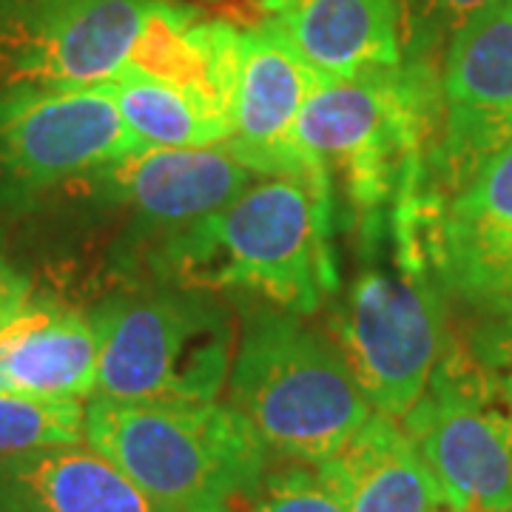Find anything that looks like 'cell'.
Wrapping results in <instances>:
<instances>
[{
	"label": "cell",
	"instance_id": "cell-1",
	"mask_svg": "<svg viewBox=\"0 0 512 512\" xmlns=\"http://www.w3.org/2000/svg\"><path fill=\"white\" fill-rule=\"evenodd\" d=\"M430 220L433 202L416 191L362 214L353 279L330 299V339L373 410L393 419L419 402L447 342Z\"/></svg>",
	"mask_w": 512,
	"mask_h": 512
},
{
	"label": "cell",
	"instance_id": "cell-2",
	"mask_svg": "<svg viewBox=\"0 0 512 512\" xmlns=\"http://www.w3.org/2000/svg\"><path fill=\"white\" fill-rule=\"evenodd\" d=\"M333 231L328 171L259 177L220 211L168 231L154 265L171 285L239 288L313 316L339 291Z\"/></svg>",
	"mask_w": 512,
	"mask_h": 512
},
{
	"label": "cell",
	"instance_id": "cell-3",
	"mask_svg": "<svg viewBox=\"0 0 512 512\" xmlns=\"http://www.w3.org/2000/svg\"><path fill=\"white\" fill-rule=\"evenodd\" d=\"M439 126V74L419 57L322 80L299 117L296 140L328 171L333 197L342 194L362 217L407 188L424 191Z\"/></svg>",
	"mask_w": 512,
	"mask_h": 512
},
{
	"label": "cell",
	"instance_id": "cell-4",
	"mask_svg": "<svg viewBox=\"0 0 512 512\" xmlns=\"http://www.w3.org/2000/svg\"><path fill=\"white\" fill-rule=\"evenodd\" d=\"M86 444L160 512H245L268 473V447L217 402L86 404Z\"/></svg>",
	"mask_w": 512,
	"mask_h": 512
},
{
	"label": "cell",
	"instance_id": "cell-5",
	"mask_svg": "<svg viewBox=\"0 0 512 512\" xmlns=\"http://www.w3.org/2000/svg\"><path fill=\"white\" fill-rule=\"evenodd\" d=\"M228 407L254 427L271 456L311 467L336 456L373 413L330 333L271 302L245 313Z\"/></svg>",
	"mask_w": 512,
	"mask_h": 512
},
{
	"label": "cell",
	"instance_id": "cell-6",
	"mask_svg": "<svg viewBox=\"0 0 512 512\" xmlns=\"http://www.w3.org/2000/svg\"><path fill=\"white\" fill-rule=\"evenodd\" d=\"M94 396L114 402H217L231 376L237 333L211 291L160 285L117 293L92 313Z\"/></svg>",
	"mask_w": 512,
	"mask_h": 512
},
{
	"label": "cell",
	"instance_id": "cell-7",
	"mask_svg": "<svg viewBox=\"0 0 512 512\" xmlns=\"http://www.w3.org/2000/svg\"><path fill=\"white\" fill-rule=\"evenodd\" d=\"M402 427L453 512L512 510V413L484 367L447 342L430 382Z\"/></svg>",
	"mask_w": 512,
	"mask_h": 512
},
{
	"label": "cell",
	"instance_id": "cell-8",
	"mask_svg": "<svg viewBox=\"0 0 512 512\" xmlns=\"http://www.w3.org/2000/svg\"><path fill=\"white\" fill-rule=\"evenodd\" d=\"M146 143L103 89L0 86V208L103 171Z\"/></svg>",
	"mask_w": 512,
	"mask_h": 512
},
{
	"label": "cell",
	"instance_id": "cell-9",
	"mask_svg": "<svg viewBox=\"0 0 512 512\" xmlns=\"http://www.w3.org/2000/svg\"><path fill=\"white\" fill-rule=\"evenodd\" d=\"M439 92V137L424 168L436 205L512 143V0H493L450 35Z\"/></svg>",
	"mask_w": 512,
	"mask_h": 512
},
{
	"label": "cell",
	"instance_id": "cell-10",
	"mask_svg": "<svg viewBox=\"0 0 512 512\" xmlns=\"http://www.w3.org/2000/svg\"><path fill=\"white\" fill-rule=\"evenodd\" d=\"M151 0H0V86L94 89L128 69Z\"/></svg>",
	"mask_w": 512,
	"mask_h": 512
},
{
	"label": "cell",
	"instance_id": "cell-11",
	"mask_svg": "<svg viewBox=\"0 0 512 512\" xmlns=\"http://www.w3.org/2000/svg\"><path fill=\"white\" fill-rule=\"evenodd\" d=\"M322 77L276 29L274 20L242 29L234 89V131L225 148L256 177L325 171L296 140L299 117Z\"/></svg>",
	"mask_w": 512,
	"mask_h": 512
},
{
	"label": "cell",
	"instance_id": "cell-12",
	"mask_svg": "<svg viewBox=\"0 0 512 512\" xmlns=\"http://www.w3.org/2000/svg\"><path fill=\"white\" fill-rule=\"evenodd\" d=\"M430 251L447 296L470 311L512 305V143L433 211Z\"/></svg>",
	"mask_w": 512,
	"mask_h": 512
},
{
	"label": "cell",
	"instance_id": "cell-13",
	"mask_svg": "<svg viewBox=\"0 0 512 512\" xmlns=\"http://www.w3.org/2000/svg\"><path fill=\"white\" fill-rule=\"evenodd\" d=\"M103 194L126 202L148 225L177 231L237 200L259 180L225 148H137L120 163L94 174Z\"/></svg>",
	"mask_w": 512,
	"mask_h": 512
},
{
	"label": "cell",
	"instance_id": "cell-14",
	"mask_svg": "<svg viewBox=\"0 0 512 512\" xmlns=\"http://www.w3.org/2000/svg\"><path fill=\"white\" fill-rule=\"evenodd\" d=\"M239 37L242 29L205 18L188 3L151 0L126 72L180 89L234 131Z\"/></svg>",
	"mask_w": 512,
	"mask_h": 512
},
{
	"label": "cell",
	"instance_id": "cell-15",
	"mask_svg": "<svg viewBox=\"0 0 512 512\" xmlns=\"http://www.w3.org/2000/svg\"><path fill=\"white\" fill-rule=\"evenodd\" d=\"M0 512H160L92 444L0 458Z\"/></svg>",
	"mask_w": 512,
	"mask_h": 512
},
{
	"label": "cell",
	"instance_id": "cell-16",
	"mask_svg": "<svg viewBox=\"0 0 512 512\" xmlns=\"http://www.w3.org/2000/svg\"><path fill=\"white\" fill-rule=\"evenodd\" d=\"M97 387V333L92 316L49 299L0 330V393L89 399Z\"/></svg>",
	"mask_w": 512,
	"mask_h": 512
},
{
	"label": "cell",
	"instance_id": "cell-17",
	"mask_svg": "<svg viewBox=\"0 0 512 512\" xmlns=\"http://www.w3.org/2000/svg\"><path fill=\"white\" fill-rule=\"evenodd\" d=\"M316 473L348 512H439L444 507L436 478L402 421L379 410Z\"/></svg>",
	"mask_w": 512,
	"mask_h": 512
},
{
	"label": "cell",
	"instance_id": "cell-18",
	"mask_svg": "<svg viewBox=\"0 0 512 512\" xmlns=\"http://www.w3.org/2000/svg\"><path fill=\"white\" fill-rule=\"evenodd\" d=\"M322 80L399 66V0H293L271 18Z\"/></svg>",
	"mask_w": 512,
	"mask_h": 512
},
{
	"label": "cell",
	"instance_id": "cell-19",
	"mask_svg": "<svg viewBox=\"0 0 512 512\" xmlns=\"http://www.w3.org/2000/svg\"><path fill=\"white\" fill-rule=\"evenodd\" d=\"M97 89L109 94L131 134L146 146L202 148L220 146L231 137V126L222 117L160 80L123 72Z\"/></svg>",
	"mask_w": 512,
	"mask_h": 512
},
{
	"label": "cell",
	"instance_id": "cell-20",
	"mask_svg": "<svg viewBox=\"0 0 512 512\" xmlns=\"http://www.w3.org/2000/svg\"><path fill=\"white\" fill-rule=\"evenodd\" d=\"M86 439V407L80 399H46L0 393V458Z\"/></svg>",
	"mask_w": 512,
	"mask_h": 512
},
{
	"label": "cell",
	"instance_id": "cell-21",
	"mask_svg": "<svg viewBox=\"0 0 512 512\" xmlns=\"http://www.w3.org/2000/svg\"><path fill=\"white\" fill-rule=\"evenodd\" d=\"M245 512H348L311 464L285 461L268 470Z\"/></svg>",
	"mask_w": 512,
	"mask_h": 512
},
{
	"label": "cell",
	"instance_id": "cell-22",
	"mask_svg": "<svg viewBox=\"0 0 512 512\" xmlns=\"http://www.w3.org/2000/svg\"><path fill=\"white\" fill-rule=\"evenodd\" d=\"M476 319L467 330L464 348L495 384L498 396L512 413V305L493 311H473Z\"/></svg>",
	"mask_w": 512,
	"mask_h": 512
},
{
	"label": "cell",
	"instance_id": "cell-23",
	"mask_svg": "<svg viewBox=\"0 0 512 512\" xmlns=\"http://www.w3.org/2000/svg\"><path fill=\"white\" fill-rule=\"evenodd\" d=\"M29 279L0 256V330H6L32 302Z\"/></svg>",
	"mask_w": 512,
	"mask_h": 512
},
{
	"label": "cell",
	"instance_id": "cell-24",
	"mask_svg": "<svg viewBox=\"0 0 512 512\" xmlns=\"http://www.w3.org/2000/svg\"><path fill=\"white\" fill-rule=\"evenodd\" d=\"M490 3L493 0H421V15L433 29H444L453 35L461 23H467Z\"/></svg>",
	"mask_w": 512,
	"mask_h": 512
},
{
	"label": "cell",
	"instance_id": "cell-25",
	"mask_svg": "<svg viewBox=\"0 0 512 512\" xmlns=\"http://www.w3.org/2000/svg\"><path fill=\"white\" fill-rule=\"evenodd\" d=\"M291 3L293 0H259V6H262V9H265L271 18H274V15H279V12H282L285 6H291Z\"/></svg>",
	"mask_w": 512,
	"mask_h": 512
},
{
	"label": "cell",
	"instance_id": "cell-26",
	"mask_svg": "<svg viewBox=\"0 0 512 512\" xmlns=\"http://www.w3.org/2000/svg\"><path fill=\"white\" fill-rule=\"evenodd\" d=\"M439 512H453V510H450V507H447V504H444V507H441Z\"/></svg>",
	"mask_w": 512,
	"mask_h": 512
},
{
	"label": "cell",
	"instance_id": "cell-27",
	"mask_svg": "<svg viewBox=\"0 0 512 512\" xmlns=\"http://www.w3.org/2000/svg\"><path fill=\"white\" fill-rule=\"evenodd\" d=\"M208 3H220V0H208Z\"/></svg>",
	"mask_w": 512,
	"mask_h": 512
},
{
	"label": "cell",
	"instance_id": "cell-28",
	"mask_svg": "<svg viewBox=\"0 0 512 512\" xmlns=\"http://www.w3.org/2000/svg\"><path fill=\"white\" fill-rule=\"evenodd\" d=\"M510 512H512V510H510Z\"/></svg>",
	"mask_w": 512,
	"mask_h": 512
}]
</instances>
